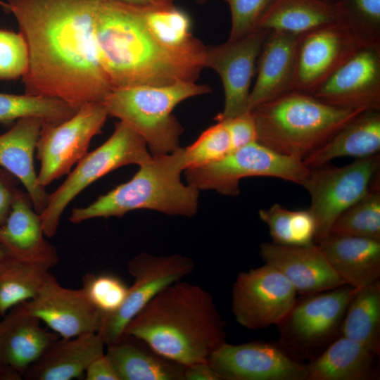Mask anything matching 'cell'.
<instances>
[{"instance_id":"cell-8","label":"cell","mask_w":380,"mask_h":380,"mask_svg":"<svg viewBox=\"0 0 380 380\" xmlns=\"http://www.w3.org/2000/svg\"><path fill=\"white\" fill-rule=\"evenodd\" d=\"M186 182L200 190L229 196L239 194V182L249 177H270L303 185L310 168L303 160L278 153L258 141L230 151L222 159L186 169Z\"/></svg>"},{"instance_id":"cell-29","label":"cell","mask_w":380,"mask_h":380,"mask_svg":"<svg viewBox=\"0 0 380 380\" xmlns=\"http://www.w3.org/2000/svg\"><path fill=\"white\" fill-rule=\"evenodd\" d=\"M338 22L331 2L325 0H273L259 29L303 34L319 27Z\"/></svg>"},{"instance_id":"cell-4","label":"cell","mask_w":380,"mask_h":380,"mask_svg":"<svg viewBox=\"0 0 380 380\" xmlns=\"http://www.w3.org/2000/svg\"><path fill=\"white\" fill-rule=\"evenodd\" d=\"M139 166L128 182L100 196L86 207L75 208L70 221L79 224L96 217H122L132 210L141 209L185 217L197 213L199 190L181 179L185 170L184 148L151 155Z\"/></svg>"},{"instance_id":"cell-10","label":"cell","mask_w":380,"mask_h":380,"mask_svg":"<svg viewBox=\"0 0 380 380\" xmlns=\"http://www.w3.org/2000/svg\"><path fill=\"white\" fill-rule=\"evenodd\" d=\"M357 288L345 284L303 296L277 325L280 345L293 355L309 356L329 342L341 324Z\"/></svg>"},{"instance_id":"cell-27","label":"cell","mask_w":380,"mask_h":380,"mask_svg":"<svg viewBox=\"0 0 380 380\" xmlns=\"http://www.w3.org/2000/svg\"><path fill=\"white\" fill-rule=\"evenodd\" d=\"M105 354L119 380H184L185 366L155 351L141 340L123 335Z\"/></svg>"},{"instance_id":"cell-7","label":"cell","mask_w":380,"mask_h":380,"mask_svg":"<svg viewBox=\"0 0 380 380\" xmlns=\"http://www.w3.org/2000/svg\"><path fill=\"white\" fill-rule=\"evenodd\" d=\"M151 156L140 135L125 122H117L112 135L100 146L87 153L65 181L49 194L48 204L40 214L46 236H55L63 211L85 188L119 167L132 164L139 165Z\"/></svg>"},{"instance_id":"cell-20","label":"cell","mask_w":380,"mask_h":380,"mask_svg":"<svg viewBox=\"0 0 380 380\" xmlns=\"http://www.w3.org/2000/svg\"><path fill=\"white\" fill-rule=\"evenodd\" d=\"M44 236L40 214L29 194L19 189L0 228V246L15 260L51 268L59 258L55 246Z\"/></svg>"},{"instance_id":"cell-48","label":"cell","mask_w":380,"mask_h":380,"mask_svg":"<svg viewBox=\"0 0 380 380\" xmlns=\"http://www.w3.org/2000/svg\"><path fill=\"white\" fill-rule=\"evenodd\" d=\"M0 6L3 8L4 11L9 13V6L7 2H4L0 0Z\"/></svg>"},{"instance_id":"cell-18","label":"cell","mask_w":380,"mask_h":380,"mask_svg":"<svg viewBox=\"0 0 380 380\" xmlns=\"http://www.w3.org/2000/svg\"><path fill=\"white\" fill-rule=\"evenodd\" d=\"M23 303L61 338L99 332L101 327L102 316L83 290L63 287L50 272L37 294Z\"/></svg>"},{"instance_id":"cell-13","label":"cell","mask_w":380,"mask_h":380,"mask_svg":"<svg viewBox=\"0 0 380 380\" xmlns=\"http://www.w3.org/2000/svg\"><path fill=\"white\" fill-rule=\"evenodd\" d=\"M127 268L134 283L119 310L103 318L99 331L106 346L120 338L129 321L159 292L191 274L195 263L179 254L156 256L141 253L129 261Z\"/></svg>"},{"instance_id":"cell-15","label":"cell","mask_w":380,"mask_h":380,"mask_svg":"<svg viewBox=\"0 0 380 380\" xmlns=\"http://www.w3.org/2000/svg\"><path fill=\"white\" fill-rule=\"evenodd\" d=\"M269 31L258 29L241 38L206 49L204 68L215 70L223 85V110L215 118H232L248 110L250 87L258 56Z\"/></svg>"},{"instance_id":"cell-25","label":"cell","mask_w":380,"mask_h":380,"mask_svg":"<svg viewBox=\"0 0 380 380\" xmlns=\"http://www.w3.org/2000/svg\"><path fill=\"white\" fill-rule=\"evenodd\" d=\"M105 341L99 332L58 338L25 372L27 380H72L84 375L89 364L105 353Z\"/></svg>"},{"instance_id":"cell-33","label":"cell","mask_w":380,"mask_h":380,"mask_svg":"<svg viewBox=\"0 0 380 380\" xmlns=\"http://www.w3.org/2000/svg\"><path fill=\"white\" fill-rule=\"evenodd\" d=\"M259 217L268 227L272 242L287 246H309L316 234L315 219L307 210H290L278 203L259 210Z\"/></svg>"},{"instance_id":"cell-30","label":"cell","mask_w":380,"mask_h":380,"mask_svg":"<svg viewBox=\"0 0 380 380\" xmlns=\"http://www.w3.org/2000/svg\"><path fill=\"white\" fill-rule=\"evenodd\" d=\"M341 336L380 354V281L357 289L343 318Z\"/></svg>"},{"instance_id":"cell-17","label":"cell","mask_w":380,"mask_h":380,"mask_svg":"<svg viewBox=\"0 0 380 380\" xmlns=\"http://www.w3.org/2000/svg\"><path fill=\"white\" fill-rule=\"evenodd\" d=\"M312 95L338 108L380 110V44L360 46Z\"/></svg>"},{"instance_id":"cell-44","label":"cell","mask_w":380,"mask_h":380,"mask_svg":"<svg viewBox=\"0 0 380 380\" xmlns=\"http://www.w3.org/2000/svg\"><path fill=\"white\" fill-rule=\"evenodd\" d=\"M184 377V380H220L208 362L185 366Z\"/></svg>"},{"instance_id":"cell-50","label":"cell","mask_w":380,"mask_h":380,"mask_svg":"<svg viewBox=\"0 0 380 380\" xmlns=\"http://www.w3.org/2000/svg\"><path fill=\"white\" fill-rule=\"evenodd\" d=\"M325 1H329V2L332 3L334 0H325Z\"/></svg>"},{"instance_id":"cell-12","label":"cell","mask_w":380,"mask_h":380,"mask_svg":"<svg viewBox=\"0 0 380 380\" xmlns=\"http://www.w3.org/2000/svg\"><path fill=\"white\" fill-rule=\"evenodd\" d=\"M297 292L273 266L240 272L232 291V310L242 327L258 330L279 324L294 306Z\"/></svg>"},{"instance_id":"cell-38","label":"cell","mask_w":380,"mask_h":380,"mask_svg":"<svg viewBox=\"0 0 380 380\" xmlns=\"http://www.w3.org/2000/svg\"><path fill=\"white\" fill-rule=\"evenodd\" d=\"M230 151L232 144L229 132L222 121H217L184 148L185 170L217 161Z\"/></svg>"},{"instance_id":"cell-21","label":"cell","mask_w":380,"mask_h":380,"mask_svg":"<svg viewBox=\"0 0 380 380\" xmlns=\"http://www.w3.org/2000/svg\"><path fill=\"white\" fill-rule=\"evenodd\" d=\"M23 303L12 308L0 321V366L22 379L59 336L40 325Z\"/></svg>"},{"instance_id":"cell-46","label":"cell","mask_w":380,"mask_h":380,"mask_svg":"<svg viewBox=\"0 0 380 380\" xmlns=\"http://www.w3.org/2000/svg\"><path fill=\"white\" fill-rule=\"evenodd\" d=\"M19 379H21V378L18 376L17 374L0 366V380H19Z\"/></svg>"},{"instance_id":"cell-6","label":"cell","mask_w":380,"mask_h":380,"mask_svg":"<svg viewBox=\"0 0 380 380\" xmlns=\"http://www.w3.org/2000/svg\"><path fill=\"white\" fill-rule=\"evenodd\" d=\"M210 91L208 85L196 82L139 86L113 89L103 104L108 116L118 118L144 139L152 155H160L180 148L184 129L172 114L174 108Z\"/></svg>"},{"instance_id":"cell-37","label":"cell","mask_w":380,"mask_h":380,"mask_svg":"<svg viewBox=\"0 0 380 380\" xmlns=\"http://www.w3.org/2000/svg\"><path fill=\"white\" fill-rule=\"evenodd\" d=\"M82 289L103 319L119 310L127 297L129 286L113 274L88 273L82 278Z\"/></svg>"},{"instance_id":"cell-32","label":"cell","mask_w":380,"mask_h":380,"mask_svg":"<svg viewBox=\"0 0 380 380\" xmlns=\"http://www.w3.org/2000/svg\"><path fill=\"white\" fill-rule=\"evenodd\" d=\"M50 268L10 259L0 267V317L12 308L30 300L38 293Z\"/></svg>"},{"instance_id":"cell-45","label":"cell","mask_w":380,"mask_h":380,"mask_svg":"<svg viewBox=\"0 0 380 380\" xmlns=\"http://www.w3.org/2000/svg\"><path fill=\"white\" fill-rule=\"evenodd\" d=\"M144 9L164 8L175 6V0H117Z\"/></svg>"},{"instance_id":"cell-36","label":"cell","mask_w":380,"mask_h":380,"mask_svg":"<svg viewBox=\"0 0 380 380\" xmlns=\"http://www.w3.org/2000/svg\"><path fill=\"white\" fill-rule=\"evenodd\" d=\"M338 22L362 46L380 44V0H334Z\"/></svg>"},{"instance_id":"cell-24","label":"cell","mask_w":380,"mask_h":380,"mask_svg":"<svg viewBox=\"0 0 380 380\" xmlns=\"http://www.w3.org/2000/svg\"><path fill=\"white\" fill-rule=\"evenodd\" d=\"M317 245L345 284L360 289L380 277V240L329 234Z\"/></svg>"},{"instance_id":"cell-22","label":"cell","mask_w":380,"mask_h":380,"mask_svg":"<svg viewBox=\"0 0 380 380\" xmlns=\"http://www.w3.org/2000/svg\"><path fill=\"white\" fill-rule=\"evenodd\" d=\"M43 122L37 117L22 118L0 134V167L23 185L34 210L39 214L46 207L50 194L39 183L34 165V153Z\"/></svg>"},{"instance_id":"cell-31","label":"cell","mask_w":380,"mask_h":380,"mask_svg":"<svg viewBox=\"0 0 380 380\" xmlns=\"http://www.w3.org/2000/svg\"><path fill=\"white\" fill-rule=\"evenodd\" d=\"M144 23L154 38L171 50L205 54L207 47L191 32V20L175 6L164 8H142Z\"/></svg>"},{"instance_id":"cell-11","label":"cell","mask_w":380,"mask_h":380,"mask_svg":"<svg viewBox=\"0 0 380 380\" xmlns=\"http://www.w3.org/2000/svg\"><path fill=\"white\" fill-rule=\"evenodd\" d=\"M108 117L103 103H93L82 106L60 123L43 122L36 147L40 161L39 183L46 187L68 175L88 153L91 139L101 133Z\"/></svg>"},{"instance_id":"cell-1","label":"cell","mask_w":380,"mask_h":380,"mask_svg":"<svg viewBox=\"0 0 380 380\" xmlns=\"http://www.w3.org/2000/svg\"><path fill=\"white\" fill-rule=\"evenodd\" d=\"M100 0H7L28 49L25 94L61 100L76 111L103 103L113 87L99 61Z\"/></svg>"},{"instance_id":"cell-49","label":"cell","mask_w":380,"mask_h":380,"mask_svg":"<svg viewBox=\"0 0 380 380\" xmlns=\"http://www.w3.org/2000/svg\"><path fill=\"white\" fill-rule=\"evenodd\" d=\"M198 3H200V4H203L205 3L207 0H196Z\"/></svg>"},{"instance_id":"cell-16","label":"cell","mask_w":380,"mask_h":380,"mask_svg":"<svg viewBox=\"0 0 380 380\" xmlns=\"http://www.w3.org/2000/svg\"><path fill=\"white\" fill-rule=\"evenodd\" d=\"M360 46L338 22L300 35L291 90L312 94Z\"/></svg>"},{"instance_id":"cell-34","label":"cell","mask_w":380,"mask_h":380,"mask_svg":"<svg viewBox=\"0 0 380 380\" xmlns=\"http://www.w3.org/2000/svg\"><path fill=\"white\" fill-rule=\"evenodd\" d=\"M75 113L71 106L59 99L0 93V123L10 124L22 118L37 117L44 122L58 124Z\"/></svg>"},{"instance_id":"cell-9","label":"cell","mask_w":380,"mask_h":380,"mask_svg":"<svg viewBox=\"0 0 380 380\" xmlns=\"http://www.w3.org/2000/svg\"><path fill=\"white\" fill-rule=\"evenodd\" d=\"M379 154L342 167L310 168L302 185L310 196L308 210L316 224L315 241L326 237L338 217L362 198L377 179Z\"/></svg>"},{"instance_id":"cell-39","label":"cell","mask_w":380,"mask_h":380,"mask_svg":"<svg viewBox=\"0 0 380 380\" xmlns=\"http://www.w3.org/2000/svg\"><path fill=\"white\" fill-rule=\"evenodd\" d=\"M28 64L27 45L22 34L0 30V80L23 77Z\"/></svg>"},{"instance_id":"cell-47","label":"cell","mask_w":380,"mask_h":380,"mask_svg":"<svg viewBox=\"0 0 380 380\" xmlns=\"http://www.w3.org/2000/svg\"><path fill=\"white\" fill-rule=\"evenodd\" d=\"M11 258L8 253L0 246V267Z\"/></svg>"},{"instance_id":"cell-42","label":"cell","mask_w":380,"mask_h":380,"mask_svg":"<svg viewBox=\"0 0 380 380\" xmlns=\"http://www.w3.org/2000/svg\"><path fill=\"white\" fill-rule=\"evenodd\" d=\"M18 179L0 167V228L4 224L19 191Z\"/></svg>"},{"instance_id":"cell-5","label":"cell","mask_w":380,"mask_h":380,"mask_svg":"<svg viewBox=\"0 0 380 380\" xmlns=\"http://www.w3.org/2000/svg\"><path fill=\"white\" fill-rule=\"evenodd\" d=\"M257 141L272 151L303 160L362 110L327 104L291 90L251 110Z\"/></svg>"},{"instance_id":"cell-19","label":"cell","mask_w":380,"mask_h":380,"mask_svg":"<svg viewBox=\"0 0 380 380\" xmlns=\"http://www.w3.org/2000/svg\"><path fill=\"white\" fill-rule=\"evenodd\" d=\"M260 255L265 263L279 271L303 296L345 285L317 244L287 246L265 242L260 246Z\"/></svg>"},{"instance_id":"cell-41","label":"cell","mask_w":380,"mask_h":380,"mask_svg":"<svg viewBox=\"0 0 380 380\" xmlns=\"http://www.w3.org/2000/svg\"><path fill=\"white\" fill-rule=\"evenodd\" d=\"M222 121L229 134L232 151L257 141V130L251 110L226 118H215Z\"/></svg>"},{"instance_id":"cell-2","label":"cell","mask_w":380,"mask_h":380,"mask_svg":"<svg viewBox=\"0 0 380 380\" xmlns=\"http://www.w3.org/2000/svg\"><path fill=\"white\" fill-rule=\"evenodd\" d=\"M95 37L113 89L196 82L204 68L205 54L165 47L146 26L141 8L117 0H100Z\"/></svg>"},{"instance_id":"cell-40","label":"cell","mask_w":380,"mask_h":380,"mask_svg":"<svg viewBox=\"0 0 380 380\" xmlns=\"http://www.w3.org/2000/svg\"><path fill=\"white\" fill-rule=\"evenodd\" d=\"M230 8L232 25L228 39L245 37L259 29L260 22L273 0H224Z\"/></svg>"},{"instance_id":"cell-3","label":"cell","mask_w":380,"mask_h":380,"mask_svg":"<svg viewBox=\"0 0 380 380\" xmlns=\"http://www.w3.org/2000/svg\"><path fill=\"white\" fill-rule=\"evenodd\" d=\"M225 323L212 295L201 286L176 281L153 298L127 324L134 336L184 366L208 362L226 342Z\"/></svg>"},{"instance_id":"cell-43","label":"cell","mask_w":380,"mask_h":380,"mask_svg":"<svg viewBox=\"0 0 380 380\" xmlns=\"http://www.w3.org/2000/svg\"><path fill=\"white\" fill-rule=\"evenodd\" d=\"M84 376L86 380H119L113 364L105 353L89 364Z\"/></svg>"},{"instance_id":"cell-14","label":"cell","mask_w":380,"mask_h":380,"mask_svg":"<svg viewBox=\"0 0 380 380\" xmlns=\"http://www.w3.org/2000/svg\"><path fill=\"white\" fill-rule=\"evenodd\" d=\"M208 362L220 380H307L306 365L282 346L253 341L223 343Z\"/></svg>"},{"instance_id":"cell-26","label":"cell","mask_w":380,"mask_h":380,"mask_svg":"<svg viewBox=\"0 0 380 380\" xmlns=\"http://www.w3.org/2000/svg\"><path fill=\"white\" fill-rule=\"evenodd\" d=\"M380 151V110L360 113L319 148L303 158L309 168L325 165L340 157L362 158Z\"/></svg>"},{"instance_id":"cell-28","label":"cell","mask_w":380,"mask_h":380,"mask_svg":"<svg viewBox=\"0 0 380 380\" xmlns=\"http://www.w3.org/2000/svg\"><path fill=\"white\" fill-rule=\"evenodd\" d=\"M375 353L341 336L305 365L307 380H367L374 376Z\"/></svg>"},{"instance_id":"cell-35","label":"cell","mask_w":380,"mask_h":380,"mask_svg":"<svg viewBox=\"0 0 380 380\" xmlns=\"http://www.w3.org/2000/svg\"><path fill=\"white\" fill-rule=\"evenodd\" d=\"M329 234L380 240V189L377 179L362 198L338 217Z\"/></svg>"},{"instance_id":"cell-23","label":"cell","mask_w":380,"mask_h":380,"mask_svg":"<svg viewBox=\"0 0 380 380\" xmlns=\"http://www.w3.org/2000/svg\"><path fill=\"white\" fill-rule=\"evenodd\" d=\"M300 35L270 31L256 66L257 77L250 92L249 108L291 91Z\"/></svg>"}]
</instances>
